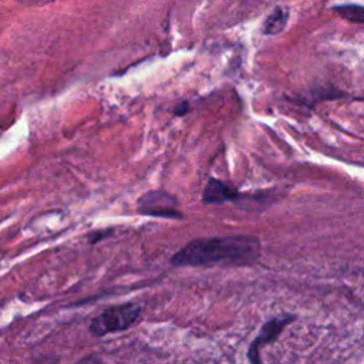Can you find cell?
<instances>
[{"label":"cell","mask_w":364,"mask_h":364,"mask_svg":"<svg viewBox=\"0 0 364 364\" xmlns=\"http://www.w3.org/2000/svg\"><path fill=\"white\" fill-rule=\"evenodd\" d=\"M260 250V243L253 236H225L196 239L185 245L172 257L175 266H202L219 262H249Z\"/></svg>","instance_id":"6da1fadb"},{"label":"cell","mask_w":364,"mask_h":364,"mask_svg":"<svg viewBox=\"0 0 364 364\" xmlns=\"http://www.w3.org/2000/svg\"><path fill=\"white\" fill-rule=\"evenodd\" d=\"M139 313L141 307L132 303L115 306L97 316L90 324V331L94 336H104L108 333L125 330L138 320Z\"/></svg>","instance_id":"7a4b0ae2"},{"label":"cell","mask_w":364,"mask_h":364,"mask_svg":"<svg viewBox=\"0 0 364 364\" xmlns=\"http://www.w3.org/2000/svg\"><path fill=\"white\" fill-rule=\"evenodd\" d=\"M138 210L144 215L159 218H181L178 200L164 191H149L138 200Z\"/></svg>","instance_id":"3957f363"},{"label":"cell","mask_w":364,"mask_h":364,"mask_svg":"<svg viewBox=\"0 0 364 364\" xmlns=\"http://www.w3.org/2000/svg\"><path fill=\"white\" fill-rule=\"evenodd\" d=\"M291 320H293L291 316H282V317H277V318L270 320L269 323H266V324L263 326L260 336L253 341V344H252L250 348H249V358H250V361H252L253 364H260V358H259V351H260V348H262L264 344L273 341V340L280 334V331L283 330V327H284L286 324H289Z\"/></svg>","instance_id":"277c9868"},{"label":"cell","mask_w":364,"mask_h":364,"mask_svg":"<svg viewBox=\"0 0 364 364\" xmlns=\"http://www.w3.org/2000/svg\"><path fill=\"white\" fill-rule=\"evenodd\" d=\"M237 196V192L228 186L226 183L218 181V179H209L205 189L202 199L206 203H219L225 200H232Z\"/></svg>","instance_id":"5b68a950"},{"label":"cell","mask_w":364,"mask_h":364,"mask_svg":"<svg viewBox=\"0 0 364 364\" xmlns=\"http://www.w3.org/2000/svg\"><path fill=\"white\" fill-rule=\"evenodd\" d=\"M289 20V10L286 7H276L264 20L262 26V31L264 34L273 36L283 31Z\"/></svg>","instance_id":"8992f818"},{"label":"cell","mask_w":364,"mask_h":364,"mask_svg":"<svg viewBox=\"0 0 364 364\" xmlns=\"http://www.w3.org/2000/svg\"><path fill=\"white\" fill-rule=\"evenodd\" d=\"M334 11L353 23H358L363 24L364 23V6H358V4H346V6H337L334 7Z\"/></svg>","instance_id":"52a82bcc"},{"label":"cell","mask_w":364,"mask_h":364,"mask_svg":"<svg viewBox=\"0 0 364 364\" xmlns=\"http://www.w3.org/2000/svg\"><path fill=\"white\" fill-rule=\"evenodd\" d=\"M18 1H21L24 4H31V6H43V4H47L53 0H18Z\"/></svg>","instance_id":"ba28073f"},{"label":"cell","mask_w":364,"mask_h":364,"mask_svg":"<svg viewBox=\"0 0 364 364\" xmlns=\"http://www.w3.org/2000/svg\"><path fill=\"white\" fill-rule=\"evenodd\" d=\"M188 111V104L186 102H182L181 105H178L176 107V109H175V114H178V115H182V114H185Z\"/></svg>","instance_id":"9c48e42d"}]
</instances>
